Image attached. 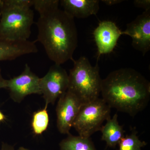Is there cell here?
Segmentation results:
<instances>
[{"label":"cell","mask_w":150,"mask_h":150,"mask_svg":"<svg viewBox=\"0 0 150 150\" xmlns=\"http://www.w3.org/2000/svg\"><path fill=\"white\" fill-rule=\"evenodd\" d=\"M46 105L42 110L33 113V116L32 127L34 134L40 135L46 131L49 123V116Z\"/></svg>","instance_id":"obj_15"},{"label":"cell","mask_w":150,"mask_h":150,"mask_svg":"<svg viewBox=\"0 0 150 150\" xmlns=\"http://www.w3.org/2000/svg\"><path fill=\"white\" fill-rule=\"evenodd\" d=\"M40 78L33 72L28 64L21 74L7 80L6 87L9 91L12 99L21 102L25 97L33 94H41L39 87Z\"/></svg>","instance_id":"obj_7"},{"label":"cell","mask_w":150,"mask_h":150,"mask_svg":"<svg viewBox=\"0 0 150 150\" xmlns=\"http://www.w3.org/2000/svg\"><path fill=\"white\" fill-rule=\"evenodd\" d=\"M121 35L122 31L113 22H100L93 32L98 56L112 52Z\"/></svg>","instance_id":"obj_10"},{"label":"cell","mask_w":150,"mask_h":150,"mask_svg":"<svg viewBox=\"0 0 150 150\" xmlns=\"http://www.w3.org/2000/svg\"><path fill=\"white\" fill-rule=\"evenodd\" d=\"M18 150H30L28 149H25V148H24L20 147Z\"/></svg>","instance_id":"obj_23"},{"label":"cell","mask_w":150,"mask_h":150,"mask_svg":"<svg viewBox=\"0 0 150 150\" xmlns=\"http://www.w3.org/2000/svg\"><path fill=\"white\" fill-rule=\"evenodd\" d=\"M69 74L61 65L51 66L44 76L40 78L39 87L46 105L54 104L68 90Z\"/></svg>","instance_id":"obj_6"},{"label":"cell","mask_w":150,"mask_h":150,"mask_svg":"<svg viewBox=\"0 0 150 150\" xmlns=\"http://www.w3.org/2000/svg\"><path fill=\"white\" fill-rule=\"evenodd\" d=\"M73 61L74 67L70 70L67 90L74 94L82 104L98 98L102 79L98 65L93 66L85 56Z\"/></svg>","instance_id":"obj_4"},{"label":"cell","mask_w":150,"mask_h":150,"mask_svg":"<svg viewBox=\"0 0 150 150\" xmlns=\"http://www.w3.org/2000/svg\"><path fill=\"white\" fill-rule=\"evenodd\" d=\"M5 119V116L0 110V123L4 121Z\"/></svg>","instance_id":"obj_21"},{"label":"cell","mask_w":150,"mask_h":150,"mask_svg":"<svg viewBox=\"0 0 150 150\" xmlns=\"http://www.w3.org/2000/svg\"><path fill=\"white\" fill-rule=\"evenodd\" d=\"M3 4V0H0V9L2 6Z\"/></svg>","instance_id":"obj_22"},{"label":"cell","mask_w":150,"mask_h":150,"mask_svg":"<svg viewBox=\"0 0 150 150\" xmlns=\"http://www.w3.org/2000/svg\"><path fill=\"white\" fill-rule=\"evenodd\" d=\"M100 94L110 108L134 116L149 103L150 83L136 70L121 68L102 79Z\"/></svg>","instance_id":"obj_2"},{"label":"cell","mask_w":150,"mask_h":150,"mask_svg":"<svg viewBox=\"0 0 150 150\" xmlns=\"http://www.w3.org/2000/svg\"><path fill=\"white\" fill-rule=\"evenodd\" d=\"M7 80L4 79L2 76L1 69L0 68V89L2 88H6V87Z\"/></svg>","instance_id":"obj_19"},{"label":"cell","mask_w":150,"mask_h":150,"mask_svg":"<svg viewBox=\"0 0 150 150\" xmlns=\"http://www.w3.org/2000/svg\"><path fill=\"white\" fill-rule=\"evenodd\" d=\"M0 17H1V14H0Z\"/></svg>","instance_id":"obj_24"},{"label":"cell","mask_w":150,"mask_h":150,"mask_svg":"<svg viewBox=\"0 0 150 150\" xmlns=\"http://www.w3.org/2000/svg\"><path fill=\"white\" fill-rule=\"evenodd\" d=\"M122 34L130 36L133 48L144 56L150 50V10L128 23Z\"/></svg>","instance_id":"obj_8"},{"label":"cell","mask_w":150,"mask_h":150,"mask_svg":"<svg viewBox=\"0 0 150 150\" xmlns=\"http://www.w3.org/2000/svg\"><path fill=\"white\" fill-rule=\"evenodd\" d=\"M137 134V131L134 130L131 134L123 137L118 144V150H142L141 148L146 146L147 143L141 141Z\"/></svg>","instance_id":"obj_16"},{"label":"cell","mask_w":150,"mask_h":150,"mask_svg":"<svg viewBox=\"0 0 150 150\" xmlns=\"http://www.w3.org/2000/svg\"><path fill=\"white\" fill-rule=\"evenodd\" d=\"M110 107L102 98L83 104L75 119L73 127L81 137L90 138L102 127L105 120L110 117Z\"/></svg>","instance_id":"obj_5"},{"label":"cell","mask_w":150,"mask_h":150,"mask_svg":"<svg viewBox=\"0 0 150 150\" xmlns=\"http://www.w3.org/2000/svg\"><path fill=\"white\" fill-rule=\"evenodd\" d=\"M100 131L102 134L101 140L105 142L110 147L116 146L124 137L125 131L123 126L118 123L117 114L113 115L112 118L110 117L108 118L106 124L101 127Z\"/></svg>","instance_id":"obj_13"},{"label":"cell","mask_w":150,"mask_h":150,"mask_svg":"<svg viewBox=\"0 0 150 150\" xmlns=\"http://www.w3.org/2000/svg\"><path fill=\"white\" fill-rule=\"evenodd\" d=\"M60 1L38 11L36 41L54 64L61 65L73 60L78 46V35L74 18L59 8Z\"/></svg>","instance_id":"obj_1"},{"label":"cell","mask_w":150,"mask_h":150,"mask_svg":"<svg viewBox=\"0 0 150 150\" xmlns=\"http://www.w3.org/2000/svg\"><path fill=\"white\" fill-rule=\"evenodd\" d=\"M38 52L35 41H11L0 38V62L12 61Z\"/></svg>","instance_id":"obj_11"},{"label":"cell","mask_w":150,"mask_h":150,"mask_svg":"<svg viewBox=\"0 0 150 150\" xmlns=\"http://www.w3.org/2000/svg\"><path fill=\"white\" fill-rule=\"evenodd\" d=\"M1 150H14L12 146L7 144H3Z\"/></svg>","instance_id":"obj_20"},{"label":"cell","mask_w":150,"mask_h":150,"mask_svg":"<svg viewBox=\"0 0 150 150\" xmlns=\"http://www.w3.org/2000/svg\"><path fill=\"white\" fill-rule=\"evenodd\" d=\"M134 4L135 6L144 9L145 11L150 10V0H135Z\"/></svg>","instance_id":"obj_17"},{"label":"cell","mask_w":150,"mask_h":150,"mask_svg":"<svg viewBox=\"0 0 150 150\" xmlns=\"http://www.w3.org/2000/svg\"><path fill=\"white\" fill-rule=\"evenodd\" d=\"M82 105L77 98L68 90L59 98L56 111L57 128L61 134H69Z\"/></svg>","instance_id":"obj_9"},{"label":"cell","mask_w":150,"mask_h":150,"mask_svg":"<svg viewBox=\"0 0 150 150\" xmlns=\"http://www.w3.org/2000/svg\"><path fill=\"white\" fill-rule=\"evenodd\" d=\"M98 0H61L63 10L73 18H85L96 15L99 10Z\"/></svg>","instance_id":"obj_12"},{"label":"cell","mask_w":150,"mask_h":150,"mask_svg":"<svg viewBox=\"0 0 150 150\" xmlns=\"http://www.w3.org/2000/svg\"><path fill=\"white\" fill-rule=\"evenodd\" d=\"M61 150H96L90 138L69 135L60 144Z\"/></svg>","instance_id":"obj_14"},{"label":"cell","mask_w":150,"mask_h":150,"mask_svg":"<svg viewBox=\"0 0 150 150\" xmlns=\"http://www.w3.org/2000/svg\"><path fill=\"white\" fill-rule=\"evenodd\" d=\"M122 0H102L101 1L107 6H112L122 2Z\"/></svg>","instance_id":"obj_18"},{"label":"cell","mask_w":150,"mask_h":150,"mask_svg":"<svg viewBox=\"0 0 150 150\" xmlns=\"http://www.w3.org/2000/svg\"><path fill=\"white\" fill-rule=\"evenodd\" d=\"M33 0H3L0 9V38L26 41L31 33L34 14Z\"/></svg>","instance_id":"obj_3"}]
</instances>
